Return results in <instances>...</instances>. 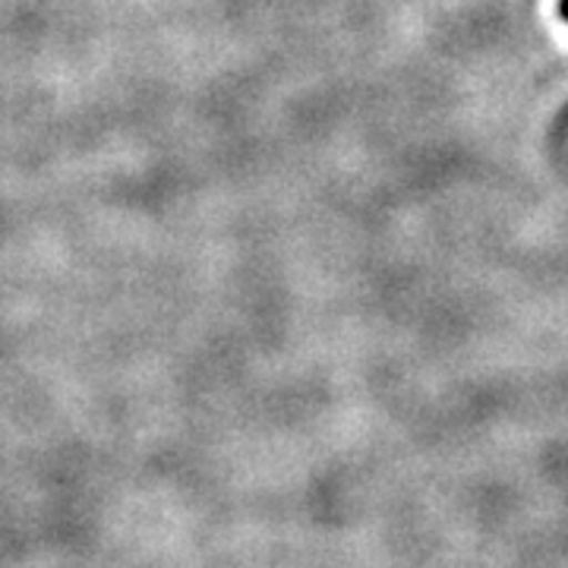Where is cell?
<instances>
[{
  "instance_id": "obj_1",
  "label": "cell",
  "mask_w": 568,
  "mask_h": 568,
  "mask_svg": "<svg viewBox=\"0 0 568 568\" xmlns=\"http://www.w3.org/2000/svg\"><path fill=\"white\" fill-rule=\"evenodd\" d=\"M559 13H562V20L568 22V0H559Z\"/></svg>"
}]
</instances>
